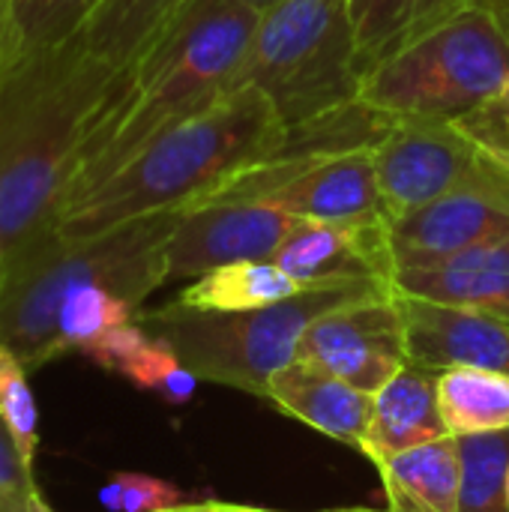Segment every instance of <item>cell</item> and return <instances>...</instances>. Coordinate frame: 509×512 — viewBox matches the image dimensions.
Listing matches in <instances>:
<instances>
[{
  "instance_id": "6da1fadb",
  "label": "cell",
  "mask_w": 509,
  "mask_h": 512,
  "mask_svg": "<svg viewBox=\"0 0 509 512\" xmlns=\"http://www.w3.org/2000/svg\"><path fill=\"white\" fill-rule=\"evenodd\" d=\"M117 75L87 51L78 33L12 57L0 69L3 264L57 228L78 150Z\"/></svg>"
},
{
  "instance_id": "7a4b0ae2",
  "label": "cell",
  "mask_w": 509,
  "mask_h": 512,
  "mask_svg": "<svg viewBox=\"0 0 509 512\" xmlns=\"http://www.w3.org/2000/svg\"><path fill=\"white\" fill-rule=\"evenodd\" d=\"M255 24L258 9L240 0H189L117 75L78 150L60 216L156 135L231 90Z\"/></svg>"
},
{
  "instance_id": "3957f363",
  "label": "cell",
  "mask_w": 509,
  "mask_h": 512,
  "mask_svg": "<svg viewBox=\"0 0 509 512\" xmlns=\"http://www.w3.org/2000/svg\"><path fill=\"white\" fill-rule=\"evenodd\" d=\"M282 135L285 123L261 90L231 87L198 114L156 135L75 201L57 219V231L90 237L198 204L249 165L267 159Z\"/></svg>"
},
{
  "instance_id": "277c9868",
  "label": "cell",
  "mask_w": 509,
  "mask_h": 512,
  "mask_svg": "<svg viewBox=\"0 0 509 512\" xmlns=\"http://www.w3.org/2000/svg\"><path fill=\"white\" fill-rule=\"evenodd\" d=\"M180 210L144 216L90 237L57 228L15 252L0 273V345L27 369L45 366L63 297L84 285H105L141 303L168 282V240Z\"/></svg>"
},
{
  "instance_id": "5b68a950",
  "label": "cell",
  "mask_w": 509,
  "mask_h": 512,
  "mask_svg": "<svg viewBox=\"0 0 509 512\" xmlns=\"http://www.w3.org/2000/svg\"><path fill=\"white\" fill-rule=\"evenodd\" d=\"M393 294L384 279H354L312 285L273 306L246 312H201L180 306L177 300L150 312H138L135 321L165 339L180 363L201 381L225 384L267 399L270 378L297 360L303 333L321 315Z\"/></svg>"
},
{
  "instance_id": "8992f818",
  "label": "cell",
  "mask_w": 509,
  "mask_h": 512,
  "mask_svg": "<svg viewBox=\"0 0 509 512\" xmlns=\"http://www.w3.org/2000/svg\"><path fill=\"white\" fill-rule=\"evenodd\" d=\"M231 87L261 90L285 126L360 99L351 0H279L258 12Z\"/></svg>"
},
{
  "instance_id": "52a82bcc",
  "label": "cell",
  "mask_w": 509,
  "mask_h": 512,
  "mask_svg": "<svg viewBox=\"0 0 509 512\" xmlns=\"http://www.w3.org/2000/svg\"><path fill=\"white\" fill-rule=\"evenodd\" d=\"M509 78L507 27L465 6L432 24L363 75L360 99L399 120L456 123Z\"/></svg>"
},
{
  "instance_id": "ba28073f",
  "label": "cell",
  "mask_w": 509,
  "mask_h": 512,
  "mask_svg": "<svg viewBox=\"0 0 509 512\" xmlns=\"http://www.w3.org/2000/svg\"><path fill=\"white\" fill-rule=\"evenodd\" d=\"M207 201L273 204L297 219H384L372 150L267 156L198 204Z\"/></svg>"
},
{
  "instance_id": "9c48e42d",
  "label": "cell",
  "mask_w": 509,
  "mask_h": 512,
  "mask_svg": "<svg viewBox=\"0 0 509 512\" xmlns=\"http://www.w3.org/2000/svg\"><path fill=\"white\" fill-rule=\"evenodd\" d=\"M387 225L480 177L492 159L447 120H393L372 147Z\"/></svg>"
},
{
  "instance_id": "30bf717a",
  "label": "cell",
  "mask_w": 509,
  "mask_h": 512,
  "mask_svg": "<svg viewBox=\"0 0 509 512\" xmlns=\"http://www.w3.org/2000/svg\"><path fill=\"white\" fill-rule=\"evenodd\" d=\"M509 234V171L492 162L471 183L390 225L396 270L432 267L477 243Z\"/></svg>"
},
{
  "instance_id": "8fae6325",
  "label": "cell",
  "mask_w": 509,
  "mask_h": 512,
  "mask_svg": "<svg viewBox=\"0 0 509 512\" xmlns=\"http://www.w3.org/2000/svg\"><path fill=\"white\" fill-rule=\"evenodd\" d=\"M297 360L375 396L405 363V324L396 294L333 309L309 324Z\"/></svg>"
},
{
  "instance_id": "7c38bea8",
  "label": "cell",
  "mask_w": 509,
  "mask_h": 512,
  "mask_svg": "<svg viewBox=\"0 0 509 512\" xmlns=\"http://www.w3.org/2000/svg\"><path fill=\"white\" fill-rule=\"evenodd\" d=\"M297 216L255 201L183 207L168 240V282L198 279L240 261H273Z\"/></svg>"
},
{
  "instance_id": "4fadbf2b",
  "label": "cell",
  "mask_w": 509,
  "mask_h": 512,
  "mask_svg": "<svg viewBox=\"0 0 509 512\" xmlns=\"http://www.w3.org/2000/svg\"><path fill=\"white\" fill-rule=\"evenodd\" d=\"M273 261L306 288L396 273L384 219H297Z\"/></svg>"
},
{
  "instance_id": "5bb4252c",
  "label": "cell",
  "mask_w": 509,
  "mask_h": 512,
  "mask_svg": "<svg viewBox=\"0 0 509 512\" xmlns=\"http://www.w3.org/2000/svg\"><path fill=\"white\" fill-rule=\"evenodd\" d=\"M396 303L405 324L408 363L429 372L492 369L509 375V321L408 294H396Z\"/></svg>"
},
{
  "instance_id": "9a60e30c",
  "label": "cell",
  "mask_w": 509,
  "mask_h": 512,
  "mask_svg": "<svg viewBox=\"0 0 509 512\" xmlns=\"http://www.w3.org/2000/svg\"><path fill=\"white\" fill-rule=\"evenodd\" d=\"M393 291L509 321V234L477 243L432 267L396 270Z\"/></svg>"
},
{
  "instance_id": "2e32d148",
  "label": "cell",
  "mask_w": 509,
  "mask_h": 512,
  "mask_svg": "<svg viewBox=\"0 0 509 512\" xmlns=\"http://www.w3.org/2000/svg\"><path fill=\"white\" fill-rule=\"evenodd\" d=\"M267 399L321 435L357 450L363 447L375 408V396L300 360L288 363L270 378Z\"/></svg>"
},
{
  "instance_id": "e0dca14e",
  "label": "cell",
  "mask_w": 509,
  "mask_h": 512,
  "mask_svg": "<svg viewBox=\"0 0 509 512\" xmlns=\"http://www.w3.org/2000/svg\"><path fill=\"white\" fill-rule=\"evenodd\" d=\"M447 435L450 429L438 408V378L429 369L405 363L375 393L372 423L360 453L378 468L405 450Z\"/></svg>"
},
{
  "instance_id": "ac0fdd59",
  "label": "cell",
  "mask_w": 509,
  "mask_h": 512,
  "mask_svg": "<svg viewBox=\"0 0 509 512\" xmlns=\"http://www.w3.org/2000/svg\"><path fill=\"white\" fill-rule=\"evenodd\" d=\"M390 512H462V459L453 435L378 465Z\"/></svg>"
},
{
  "instance_id": "d6986e66",
  "label": "cell",
  "mask_w": 509,
  "mask_h": 512,
  "mask_svg": "<svg viewBox=\"0 0 509 512\" xmlns=\"http://www.w3.org/2000/svg\"><path fill=\"white\" fill-rule=\"evenodd\" d=\"M189 0H99L78 36L90 54L123 72Z\"/></svg>"
},
{
  "instance_id": "ffe728a7",
  "label": "cell",
  "mask_w": 509,
  "mask_h": 512,
  "mask_svg": "<svg viewBox=\"0 0 509 512\" xmlns=\"http://www.w3.org/2000/svg\"><path fill=\"white\" fill-rule=\"evenodd\" d=\"M459 9L462 0H351L360 75Z\"/></svg>"
},
{
  "instance_id": "44dd1931",
  "label": "cell",
  "mask_w": 509,
  "mask_h": 512,
  "mask_svg": "<svg viewBox=\"0 0 509 512\" xmlns=\"http://www.w3.org/2000/svg\"><path fill=\"white\" fill-rule=\"evenodd\" d=\"M300 291H306V285L291 279L276 261H240L192 279L177 294V303L201 312H246L273 306Z\"/></svg>"
},
{
  "instance_id": "7402d4cb",
  "label": "cell",
  "mask_w": 509,
  "mask_h": 512,
  "mask_svg": "<svg viewBox=\"0 0 509 512\" xmlns=\"http://www.w3.org/2000/svg\"><path fill=\"white\" fill-rule=\"evenodd\" d=\"M438 408L453 438L509 429V375L447 369L438 375Z\"/></svg>"
},
{
  "instance_id": "603a6c76",
  "label": "cell",
  "mask_w": 509,
  "mask_h": 512,
  "mask_svg": "<svg viewBox=\"0 0 509 512\" xmlns=\"http://www.w3.org/2000/svg\"><path fill=\"white\" fill-rule=\"evenodd\" d=\"M138 312H141L138 306H132L126 297H120L117 291L105 285H84V288L69 291L57 309L48 363L72 351L81 354L90 342H96L108 330L135 321Z\"/></svg>"
},
{
  "instance_id": "cb8c5ba5",
  "label": "cell",
  "mask_w": 509,
  "mask_h": 512,
  "mask_svg": "<svg viewBox=\"0 0 509 512\" xmlns=\"http://www.w3.org/2000/svg\"><path fill=\"white\" fill-rule=\"evenodd\" d=\"M462 512H509V429L462 435Z\"/></svg>"
},
{
  "instance_id": "d4e9b609",
  "label": "cell",
  "mask_w": 509,
  "mask_h": 512,
  "mask_svg": "<svg viewBox=\"0 0 509 512\" xmlns=\"http://www.w3.org/2000/svg\"><path fill=\"white\" fill-rule=\"evenodd\" d=\"M96 0H12L9 3V45L6 63L12 57L48 48L75 36L90 15ZM3 63V66H6Z\"/></svg>"
},
{
  "instance_id": "484cf974",
  "label": "cell",
  "mask_w": 509,
  "mask_h": 512,
  "mask_svg": "<svg viewBox=\"0 0 509 512\" xmlns=\"http://www.w3.org/2000/svg\"><path fill=\"white\" fill-rule=\"evenodd\" d=\"M27 372L30 369L6 345H0V420L24 468L33 471V459L39 447V411H36Z\"/></svg>"
},
{
  "instance_id": "4316f807",
  "label": "cell",
  "mask_w": 509,
  "mask_h": 512,
  "mask_svg": "<svg viewBox=\"0 0 509 512\" xmlns=\"http://www.w3.org/2000/svg\"><path fill=\"white\" fill-rule=\"evenodd\" d=\"M120 375L138 390L156 393L171 405H186L201 381L192 369L180 363L174 348L159 336H150V342L120 369Z\"/></svg>"
},
{
  "instance_id": "83f0119b",
  "label": "cell",
  "mask_w": 509,
  "mask_h": 512,
  "mask_svg": "<svg viewBox=\"0 0 509 512\" xmlns=\"http://www.w3.org/2000/svg\"><path fill=\"white\" fill-rule=\"evenodd\" d=\"M99 504L108 512H162L180 507L183 492L180 486L150 477V474L117 471L99 489Z\"/></svg>"
},
{
  "instance_id": "f1b7e54d",
  "label": "cell",
  "mask_w": 509,
  "mask_h": 512,
  "mask_svg": "<svg viewBox=\"0 0 509 512\" xmlns=\"http://www.w3.org/2000/svg\"><path fill=\"white\" fill-rule=\"evenodd\" d=\"M456 126L489 156V159H501L509 156V78L501 84V90L483 102L477 111H471L468 117L456 120Z\"/></svg>"
},
{
  "instance_id": "f546056e",
  "label": "cell",
  "mask_w": 509,
  "mask_h": 512,
  "mask_svg": "<svg viewBox=\"0 0 509 512\" xmlns=\"http://www.w3.org/2000/svg\"><path fill=\"white\" fill-rule=\"evenodd\" d=\"M39 495L33 471L24 468L3 420H0V512H30L33 498Z\"/></svg>"
},
{
  "instance_id": "4dcf8cb0",
  "label": "cell",
  "mask_w": 509,
  "mask_h": 512,
  "mask_svg": "<svg viewBox=\"0 0 509 512\" xmlns=\"http://www.w3.org/2000/svg\"><path fill=\"white\" fill-rule=\"evenodd\" d=\"M147 342H150V333H147L138 321H129V324H120V327L108 330V333L99 336L96 342H90L81 354H84L87 360H93L99 369L120 375V369H123Z\"/></svg>"
},
{
  "instance_id": "1f68e13d",
  "label": "cell",
  "mask_w": 509,
  "mask_h": 512,
  "mask_svg": "<svg viewBox=\"0 0 509 512\" xmlns=\"http://www.w3.org/2000/svg\"><path fill=\"white\" fill-rule=\"evenodd\" d=\"M162 512H276L261 507H243V504H222V501H204V504H180Z\"/></svg>"
},
{
  "instance_id": "d6a6232c",
  "label": "cell",
  "mask_w": 509,
  "mask_h": 512,
  "mask_svg": "<svg viewBox=\"0 0 509 512\" xmlns=\"http://www.w3.org/2000/svg\"><path fill=\"white\" fill-rule=\"evenodd\" d=\"M462 6H474V9H486L489 15H495L509 33V0H462Z\"/></svg>"
},
{
  "instance_id": "836d02e7",
  "label": "cell",
  "mask_w": 509,
  "mask_h": 512,
  "mask_svg": "<svg viewBox=\"0 0 509 512\" xmlns=\"http://www.w3.org/2000/svg\"><path fill=\"white\" fill-rule=\"evenodd\" d=\"M9 3L12 0H0V69L6 63V45H9Z\"/></svg>"
},
{
  "instance_id": "e575fe53",
  "label": "cell",
  "mask_w": 509,
  "mask_h": 512,
  "mask_svg": "<svg viewBox=\"0 0 509 512\" xmlns=\"http://www.w3.org/2000/svg\"><path fill=\"white\" fill-rule=\"evenodd\" d=\"M30 512H54V510L48 507V501H45L42 495H36V498H33V504H30Z\"/></svg>"
},
{
  "instance_id": "d590c367",
  "label": "cell",
  "mask_w": 509,
  "mask_h": 512,
  "mask_svg": "<svg viewBox=\"0 0 509 512\" xmlns=\"http://www.w3.org/2000/svg\"><path fill=\"white\" fill-rule=\"evenodd\" d=\"M240 3H246V6H252V9L264 12L267 6H273V3H279V0H240Z\"/></svg>"
},
{
  "instance_id": "8d00e7d4",
  "label": "cell",
  "mask_w": 509,
  "mask_h": 512,
  "mask_svg": "<svg viewBox=\"0 0 509 512\" xmlns=\"http://www.w3.org/2000/svg\"><path fill=\"white\" fill-rule=\"evenodd\" d=\"M330 512H375V510H330Z\"/></svg>"
},
{
  "instance_id": "74e56055",
  "label": "cell",
  "mask_w": 509,
  "mask_h": 512,
  "mask_svg": "<svg viewBox=\"0 0 509 512\" xmlns=\"http://www.w3.org/2000/svg\"><path fill=\"white\" fill-rule=\"evenodd\" d=\"M0 273H3V246H0Z\"/></svg>"
},
{
  "instance_id": "f35d334b",
  "label": "cell",
  "mask_w": 509,
  "mask_h": 512,
  "mask_svg": "<svg viewBox=\"0 0 509 512\" xmlns=\"http://www.w3.org/2000/svg\"><path fill=\"white\" fill-rule=\"evenodd\" d=\"M507 501H509V483H507Z\"/></svg>"
}]
</instances>
